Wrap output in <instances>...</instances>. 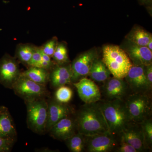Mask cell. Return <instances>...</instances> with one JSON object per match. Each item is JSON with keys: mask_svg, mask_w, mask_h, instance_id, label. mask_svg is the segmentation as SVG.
Listing matches in <instances>:
<instances>
[{"mask_svg": "<svg viewBox=\"0 0 152 152\" xmlns=\"http://www.w3.org/2000/svg\"><path fill=\"white\" fill-rule=\"evenodd\" d=\"M74 119L77 132L84 135L92 136L109 132L97 102L85 104L77 112Z\"/></svg>", "mask_w": 152, "mask_h": 152, "instance_id": "6da1fadb", "label": "cell"}, {"mask_svg": "<svg viewBox=\"0 0 152 152\" xmlns=\"http://www.w3.org/2000/svg\"><path fill=\"white\" fill-rule=\"evenodd\" d=\"M97 103L103 114L109 132L113 134L118 136L132 122L124 100L101 99Z\"/></svg>", "mask_w": 152, "mask_h": 152, "instance_id": "7a4b0ae2", "label": "cell"}, {"mask_svg": "<svg viewBox=\"0 0 152 152\" xmlns=\"http://www.w3.org/2000/svg\"><path fill=\"white\" fill-rule=\"evenodd\" d=\"M102 61L111 75L119 78H124L133 66L124 50L120 46L114 45L104 47Z\"/></svg>", "mask_w": 152, "mask_h": 152, "instance_id": "3957f363", "label": "cell"}, {"mask_svg": "<svg viewBox=\"0 0 152 152\" xmlns=\"http://www.w3.org/2000/svg\"><path fill=\"white\" fill-rule=\"evenodd\" d=\"M26 105L28 127L34 133L43 134L46 132L48 102L45 98L25 101Z\"/></svg>", "mask_w": 152, "mask_h": 152, "instance_id": "277c9868", "label": "cell"}, {"mask_svg": "<svg viewBox=\"0 0 152 152\" xmlns=\"http://www.w3.org/2000/svg\"><path fill=\"white\" fill-rule=\"evenodd\" d=\"M124 101L133 122L140 123L150 118L151 102L149 94L131 93Z\"/></svg>", "mask_w": 152, "mask_h": 152, "instance_id": "5b68a950", "label": "cell"}, {"mask_svg": "<svg viewBox=\"0 0 152 152\" xmlns=\"http://www.w3.org/2000/svg\"><path fill=\"white\" fill-rule=\"evenodd\" d=\"M12 90L24 101L45 98L48 95L45 86L37 83L21 75L14 84Z\"/></svg>", "mask_w": 152, "mask_h": 152, "instance_id": "8992f818", "label": "cell"}, {"mask_svg": "<svg viewBox=\"0 0 152 152\" xmlns=\"http://www.w3.org/2000/svg\"><path fill=\"white\" fill-rule=\"evenodd\" d=\"M119 142V136L109 132L86 136L85 151L88 152L114 151Z\"/></svg>", "mask_w": 152, "mask_h": 152, "instance_id": "52a82bcc", "label": "cell"}, {"mask_svg": "<svg viewBox=\"0 0 152 152\" xmlns=\"http://www.w3.org/2000/svg\"><path fill=\"white\" fill-rule=\"evenodd\" d=\"M21 73L18 63L15 58L6 54L0 59V84L3 86L12 89Z\"/></svg>", "mask_w": 152, "mask_h": 152, "instance_id": "ba28073f", "label": "cell"}, {"mask_svg": "<svg viewBox=\"0 0 152 152\" xmlns=\"http://www.w3.org/2000/svg\"><path fill=\"white\" fill-rule=\"evenodd\" d=\"M98 58L97 52L94 49L88 50L78 56L71 64L72 83L88 77L93 62Z\"/></svg>", "mask_w": 152, "mask_h": 152, "instance_id": "9c48e42d", "label": "cell"}, {"mask_svg": "<svg viewBox=\"0 0 152 152\" xmlns=\"http://www.w3.org/2000/svg\"><path fill=\"white\" fill-rule=\"evenodd\" d=\"M103 83L100 90L102 97L105 98L104 100H125L131 93L124 79L110 77Z\"/></svg>", "mask_w": 152, "mask_h": 152, "instance_id": "30bf717a", "label": "cell"}, {"mask_svg": "<svg viewBox=\"0 0 152 152\" xmlns=\"http://www.w3.org/2000/svg\"><path fill=\"white\" fill-rule=\"evenodd\" d=\"M128 55L133 65L146 66L152 64V51L146 46L125 39L120 46Z\"/></svg>", "mask_w": 152, "mask_h": 152, "instance_id": "8fae6325", "label": "cell"}, {"mask_svg": "<svg viewBox=\"0 0 152 152\" xmlns=\"http://www.w3.org/2000/svg\"><path fill=\"white\" fill-rule=\"evenodd\" d=\"M124 79L131 93L149 94L152 90L146 78L144 66L133 65Z\"/></svg>", "mask_w": 152, "mask_h": 152, "instance_id": "7c38bea8", "label": "cell"}, {"mask_svg": "<svg viewBox=\"0 0 152 152\" xmlns=\"http://www.w3.org/2000/svg\"><path fill=\"white\" fill-rule=\"evenodd\" d=\"M72 84L77 89L80 99L85 104L97 102L102 99L100 88L93 80L85 77Z\"/></svg>", "mask_w": 152, "mask_h": 152, "instance_id": "4fadbf2b", "label": "cell"}, {"mask_svg": "<svg viewBox=\"0 0 152 152\" xmlns=\"http://www.w3.org/2000/svg\"><path fill=\"white\" fill-rule=\"evenodd\" d=\"M74 113L73 108L68 104L60 102L56 99L50 101L48 106L46 132L60 120L70 116Z\"/></svg>", "mask_w": 152, "mask_h": 152, "instance_id": "5bb4252c", "label": "cell"}, {"mask_svg": "<svg viewBox=\"0 0 152 152\" xmlns=\"http://www.w3.org/2000/svg\"><path fill=\"white\" fill-rule=\"evenodd\" d=\"M119 136L134 147L138 152L147 151L143 134L140 123L131 122Z\"/></svg>", "mask_w": 152, "mask_h": 152, "instance_id": "9a60e30c", "label": "cell"}, {"mask_svg": "<svg viewBox=\"0 0 152 152\" xmlns=\"http://www.w3.org/2000/svg\"><path fill=\"white\" fill-rule=\"evenodd\" d=\"M71 117L63 118L53 125L48 132L50 135L56 140L64 141L77 133L75 119Z\"/></svg>", "mask_w": 152, "mask_h": 152, "instance_id": "2e32d148", "label": "cell"}, {"mask_svg": "<svg viewBox=\"0 0 152 152\" xmlns=\"http://www.w3.org/2000/svg\"><path fill=\"white\" fill-rule=\"evenodd\" d=\"M72 70L71 64H57L50 73V81L52 86L58 88L72 83Z\"/></svg>", "mask_w": 152, "mask_h": 152, "instance_id": "e0dca14e", "label": "cell"}, {"mask_svg": "<svg viewBox=\"0 0 152 152\" xmlns=\"http://www.w3.org/2000/svg\"><path fill=\"white\" fill-rule=\"evenodd\" d=\"M0 137L14 142L17 140L15 126L9 110L0 114Z\"/></svg>", "mask_w": 152, "mask_h": 152, "instance_id": "ac0fdd59", "label": "cell"}, {"mask_svg": "<svg viewBox=\"0 0 152 152\" xmlns=\"http://www.w3.org/2000/svg\"><path fill=\"white\" fill-rule=\"evenodd\" d=\"M110 72L102 60L98 58L94 61L89 73L91 80L98 83H104L110 77Z\"/></svg>", "mask_w": 152, "mask_h": 152, "instance_id": "d6986e66", "label": "cell"}, {"mask_svg": "<svg viewBox=\"0 0 152 152\" xmlns=\"http://www.w3.org/2000/svg\"><path fill=\"white\" fill-rule=\"evenodd\" d=\"M21 75L43 86H45L50 81V72L48 70L38 67L30 66L27 70L21 73Z\"/></svg>", "mask_w": 152, "mask_h": 152, "instance_id": "ffe728a7", "label": "cell"}, {"mask_svg": "<svg viewBox=\"0 0 152 152\" xmlns=\"http://www.w3.org/2000/svg\"><path fill=\"white\" fill-rule=\"evenodd\" d=\"M151 39V33L137 26L133 27L125 37L126 39L142 46H146Z\"/></svg>", "mask_w": 152, "mask_h": 152, "instance_id": "44dd1931", "label": "cell"}, {"mask_svg": "<svg viewBox=\"0 0 152 152\" xmlns=\"http://www.w3.org/2000/svg\"><path fill=\"white\" fill-rule=\"evenodd\" d=\"M65 141L70 151L82 152L85 151L86 136L82 134L76 133Z\"/></svg>", "mask_w": 152, "mask_h": 152, "instance_id": "7402d4cb", "label": "cell"}, {"mask_svg": "<svg viewBox=\"0 0 152 152\" xmlns=\"http://www.w3.org/2000/svg\"><path fill=\"white\" fill-rule=\"evenodd\" d=\"M35 48V47L31 44L19 45L16 50L17 58L22 63L28 65L32 56Z\"/></svg>", "mask_w": 152, "mask_h": 152, "instance_id": "603a6c76", "label": "cell"}, {"mask_svg": "<svg viewBox=\"0 0 152 152\" xmlns=\"http://www.w3.org/2000/svg\"><path fill=\"white\" fill-rule=\"evenodd\" d=\"M145 140V145L148 150H152V121L151 118L146 119L140 123Z\"/></svg>", "mask_w": 152, "mask_h": 152, "instance_id": "cb8c5ba5", "label": "cell"}, {"mask_svg": "<svg viewBox=\"0 0 152 152\" xmlns=\"http://www.w3.org/2000/svg\"><path fill=\"white\" fill-rule=\"evenodd\" d=\"M52 58L57 64H63L69 62L66 46L63 43H58Z\"/></svg>", "mask_w": 152, "mask_h": 152, "instance_id": "d4e9b609", "label": "cell"}, {"mask_svg": "<svg viewBox=\"0 0 152 152\" xmlns=\"http://www.w3.org/2000/svg\"><path fill=\"white\" fill-rule=\"evenodd\" d=\"M73 92L70 87L62 86L57 88L55 93V99L62 103L68 104L72 98Z\"/></svg>", "mask_w": 152, "mask_h": 152, "instance_id": "484cf974", "label": "cell"}, {"mask_svg": "<svg viewBox=\"0 0 152 152\" xmlns=\"http://www.w3.org/2000/svg\"><path fill=\"white\" fill-rule=\"evenodd\" d=\"M58 43L56 37H54L48 41L40 48L44 53L52 58L56 49Z\"/></svg>", "mask_w": 152, "mask_h": 152, "instance_id": "4316f807", "label": "cell"}, {"mask_svg": "<svg viewBox=\"0 0 152 152\" xmlns=\"http://www.w3.org/2000/svg\"><path fill=\"white\" fill-rule=\"evenodd\" d=\"M119 136V142L114 152H138L133 146L125 141L122 137Z\"/></svg>", "mask_w": 152, "mask_h": 152, "instance_id": "83f0119b", "label": "cell"}, {"mask_svg": "<svg viewBox=\"0 0 152 152\" xmlns=\"http://www.w3.org/2000/svg\"><path fill=\"white\" fill-rule=\"evenodd\" d=\"M42 61V53L40 48H35L32 56L28 65L30 66H36L39 67Z\"/></svg>", "mask_w": 152, "mask_h": 152, "instance_id": "f1b7e54d", "label": "cell"}, {"mask_svg": "<svg viewBox=\"0 0 152 152\" xmlns=\"http://www.w3.org/2000/svg\"><path fill=\"white\" fill-rule=\"evenodd\" d=\"M15 142L5 140L0 137V151L9 152L11 151Z\"/></svg>", "mask_w": 152, "mask_h": 152, "instance_id": "f546056e", "label": "cell"}, {"mask_svg": "<svg viewBox=\"0 0 152 152\" xmlns=\"http://www.w3.org/2000/svg\"><path fill=\"white\" fill-rule=\"evenodd\" d=\"M146 78L148 84L152 88V64L149 65L144 66Z\"/></svg>", "mask_w": 152, "mask_h": 152, "instance_id": "4dcf8cb0", "label": "cell"}, {"mask_svg": "<svg viewBox=\"0 0 152 152\" xmlns=\"http://www.w3.org/2000/svg\"><path fill=\"white\" fill-rule=\"evenodd\" d=\"M141 5H144L147 7H151L152 0H138Z\"/></svg>", "mask_w": 152, "mask_h": 152, "instance_id": "1f68e13d", "label": "cell"}, {"mask_svg": "<svg viewBox=\"0 0 152 152\" xmlns=\"http://www.w3.org/2000/svg\"><path fill=\"white\" fill-rule=\"evenodd\" d=\"M8 110V109L5 106L0 105V114L3 113Z\"/></svg>", "mask_w": 152, "mask_h": 152, "instance_id": "d6a6232c", "label": "cell"}, {"mask_svg": "<svg viewBox=\"0 0 152 152\" xmlns=\"http://www.w3.org/2000/svg\"><path fill=\"white\" fill-rule=\"evenodd\" d=\"M146 47L148 48V49H149L150 50L152 51V39H151L148 43V45H147Z\"/></svg>", "mask_w": 152, "mask_h": 152, "instance_id": "836d02e7", "label": "cell"}, {"mask_svg": "<svg viewBox=\"0 0 152 152\" xmlns=\"http://www.w3.org/2000/svg\"><path fill=\"white\" fill-rule=\"evenodd\" d=\"M0 152H1V151H0Z\"/></svg>", "mask_w": 152, "mask_h": 152, "instance_id": "e575fe53", "label": "cell"}]
</instances>
